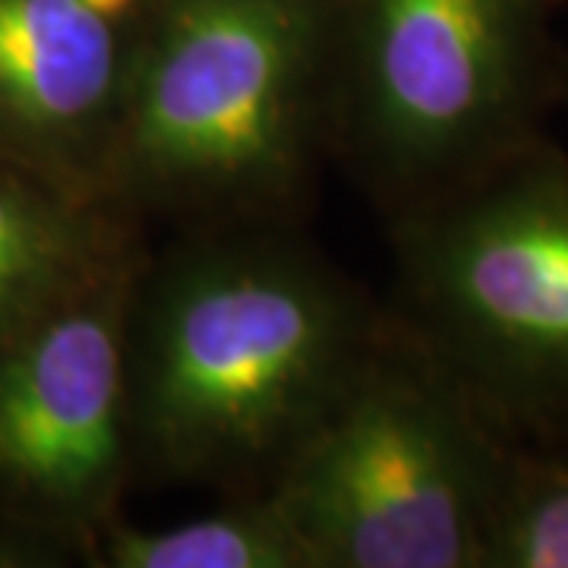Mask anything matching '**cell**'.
Wrapping results in <instances>:
<instances>
[{
	"instance_id": "obj_1",
	"label": "cell",
	"mask_w": 568,
	"mask_h": 568,
	"mask_svg": "<svg viewBox=\"0 0 568 568\" xmlns=\"http://www.w3.org/2000/svg\"><path fill=\"white\" fill-rule=\"evenodd\" d=\"M386 325L301 227L171 234L126 301L136 484L272 493Z\"/></svg>"
},
{
	"instance_id": "obj_2",
	"label": "cell",
	"mask_w": 568,
	"mask_h": 568,
	"mask_svg": "<svg viewBox=\"0 0 568 568\" xmlns=\"http://www.w3.org/2000/svg\"><path fill=\"white\" fill-rule=\"evenodd\" d=\"M328 130V0H162L111 209L171 234L301 227Z\"/></svg>"
},
{
	"instance_id": "obj_3",
	"label": "cell",
	"mask_w": 568,
	"mask_h": 568,
	"mask_svg": "<svg viewBox=\"0 0 568 568\" xmlns=\"http://www.w3.org/2000/svg\"><path fill=\"white\" fill-rule=\"evenodd\" d=\"M566 0H328L332 162L383 219L439 200L547 133Z\"/></svg>"
},
{
	"instance_id": "obj_4",
	"label": "cell",
	"mask_w": 568,
	"mask_h": 568,
	"mask_svg": "<svg viewBox=\"0 0 568 568\" xmlns=\"http://www.w3.org/2000/svg\"><path fill=\"white\" fill-rule=\"evenodd\" d=\"M388 316L508 436L568 429V155L549 133L392 219Z\"/></svg>"
},
{
	"instance_id": "obj_5",
	"label": "cell",
	"mask_w": 568,
	"mask_h": 568,
	"mask_svg": "<svg viewBox=\"0 0 568 568\" xmlns=\"http://www.w3.org/2000/svg\"><path fill=\"white\" fill-rule=\"evenodd\" d=\"M511 436L388 316L272 496L313 568H480Z\"/></svg>"
},
{
	"instance_id": "obj_6",
	"label": "cell",
	"mask_w": 568,
	"mask_h": 568,
	"mask_svg": "<svg viewBox=\"0 0 568 568\" xmlns=\"http://www.w3.org/2000/svg\"><path fill=\"white\" fill-rule=\"evenodd\" d=\"M142 256L0 345V515L80 556L136 484L126 301Z\"/></svg>"
},
{
	"instance_id": "obj_7",
	"label": "cell",
	"mask_w": 568,
	"mask_h": 568,
	"mask_svg": "<svg viewBox=\"0 0 568 568\" xmlns=\"http://www.w3.org/2000/svg\"><path fill=\"white\" fill-rule=\"evenodd\" d=\"M162 0H0V159L111 209V174Z\"/></svg>"
},
{
	"instance_id": "obj_8",
	"label": "cell",
	"mask_w": 568,
	"mask_h": 568,
	"mask_svg": "<svg viewBox=\"0 0 568 568\" xmlns=\"http://www.w3.org/2000/svg\"><path fill=\"white\" fill-rule=\"evenodd\" d=\"M145 231L0 159V345L145 253Z\"/></svg>"
},
{
	"instance_id": "obj_9",
	"label": "cell",
	"mask_w": 568,
	"mask_h": 568,
	"mask_svg": "<svg viewBox=\"0 0 568 568\" xmlns=\"http://www.w3.org/2000/svg\"><path fill=\"white\" fill-rule=\"evenodd\" d=\"M85 559L102 568H313L272 493L222 499L215 511L162 528H136L121 515Z\"/></svg>"
},
{
	"instance_id": "obj_10",
	"label": "cell",
	"mask_w": 568,
	"mask_h": 568,
	"mask_svg": "<svg viewBox=\"0 0 568 568\" xmlns=\"http://www.w3.org/2000/svg\"><path fill=\"white\" fill-rule=\"evenodd\" d=\"M480 568H568V429L511 436Z\"/></svg>"
},
{
	"instance_id": "obj_11",
	"label": "cell",
	"mask_w": 568,
	"mask_h": 568,
	"mask_svg": "<svg viewBox=\"0 0 568 568\" xmlns=\"http://www.w3.org/2000/svg\"><path fill=\"white\" fill-rule=\"evenodd\" d=\"M562 108H568V58H566V70H562Z\"/></svg>"
}]
</instances>
